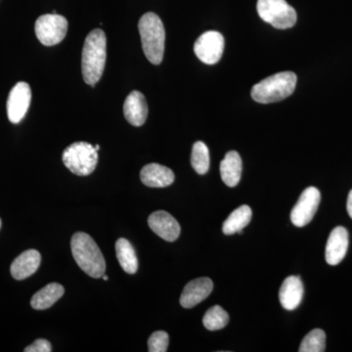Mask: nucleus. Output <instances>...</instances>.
Instances as JSON below:
<instances>
[{"label": "nucleus", "mask_w": 352, "mask_h": 352, "mask_svg": "<svg viewBox=\"0 0 352 352\" xmlns=\"http://www.w3.org/2000/svg\"><path fill=\"white\" fill-rule=\"evenodd\" d=\"M191 164L198 175H206L210 168V151L201 141L194 143L191 154Z\"/></svg>", "instance_id": "obj_22"}, {"label": "nucleus", "mask_w": 352, "mask_h": 352, "mask_svg": "<svg viewBox=\"0 0 352 352\" xmlns=\"http://www.w3.org/2000/svg\"><path fill=\"white\" fill-rule=\"evenodd\" d=\"M102 278H103V279L105 280V281H107V280L109 279L107 275L105 274H104L103 276H102Z\"/></svg>", "instance_id": "obj_28"}, {"label": "nucleus", "mask_w": 352, "mask_h": 352, "mask_svg": "<svg viewBox=\"0 0 352 352\" xmlns=\"http://www.w3.org/2000/svg\"><path fill=\"white\" fill-rule=\"evenodd\" d=\"M95 150H96V151H99V149H100V146L99 145H96L95 146Z\"/></svg>", "instance_id": "obj_29"}, {"label": "nucleus", "mask_w": 352, "mask_h": 352, "mask_svg": "<svg viewBox=\"0 0 352 352\" xmlns=\"http://www.w3.org/2000/svg\"><path fill=\"white\" fill-rule=\"evenodd\" d=\"M52 351V346L48 340L38 339L34 340V344L25 347V352H50Z\"/></svg>", "instance_id": "obj_26"}, {"label": "nucleus", "mask_w": 352, "mask_h": 352, "mask_svg": "<svg viewBox=\"0 0 352 352\" xmlns=\"http://www.w3.org/2000/svg\"><path fill=\"white\" fill-rule=\"evenodd\" d=\"M64 287L58 283L46 285L32 296L31 305L34 309L44 310L52 307L57 300L63 296Z\"/></svg>", "instance_id": "obj_19"}, {"label": "nucleus", "mask_w": 352, "mask_h": 352, "mask_svg": "<svg viewBox=\"0 0 352 352\" xmlns=\"http://www.w3.org/2000/svg\"><path fill=\"white\" fill-rule=\"evenodd\" d=\"M41 256L36 250H28L17 256L11 264V275L14 279L25 280L36 272L41 265Z\"/></svg>", "instance_id": "obj_16"}, {"label": "nucleus", "mask_w": 352, "mask_h": 352, "mask_svg": "<svg viewBox=\"0 0 352 352\" xmlns=\"http://www.w3.org/2000/svg\"><path fill=\"white\" fill-rule=\"evenodd\" d=\"M116 254L122 270L129 274H134L138 270V258L131 243L120 238L116 243Z\"/></svg>", "instance_id": "obj_21"}, {"label": "nucleus", "mask_w": 352, "mask_h": 352, "mask_svg": "<svg viewBox=\"0 0 352 352\" xmlns=\"http://www.w3.org/2000/svg\"><path fill=\"white\" fill-rule=\"evenodd\" d=\"M34 31L36 38L43 45H56L66 36L68 21L58 14H45L36 20Z\"/></svg>", "instance_id": "obj_7"}, {"label": "nucleus", "mask_w": 352, "mask_h": 352, "mask_svg": "<svg viewBox=\"0 0 352 352\" xmlns=\"http://www.w3.org/2000/svg\"><path fill=\"white\" fill-rule=\"evenodd\" d=\"M296 76L293 72H281L264 78L252 87L251 95L261 104L275 103L291 96L296 89Z\"/></svg>", "instance_id": "obj_4"}, {"label": "nucleus", "mask_w": 352, "mask_h": 352, "mask_svg": "<svg viewBox=\"0 0 352 352\" xmlns=\"http://www.w3.org/2000/svg\"><path fill=\"white\" fill-rule=\"evenodd\" d=\"M252 214V212L249 206H241L227 217L222 226V231L226 235L242 232L243 229L251 222Z\"/></svg>", "instance_id": "obj_20"}, {"label": "nucleus", "mask_w": 352, "mask_h": 352, "mask_svg": "<svg viewBox=\"0 0 352 352\" xmlns=\"http://www.w3.org/2000/svg\"><path fill=\"white\" fill-rule=\"evenodd\" d=\"M347 248H349V233L342 226H338L333 229L328 238L326 245V261L330 265H337L346 256Z\"/></svg>", "instance_id": "obj_13"}, {"label": "nucleus", "mask_w": 352, "mask_h": 352, "mask_svg": "<svg viewBox=\"0 0 352 352\" xmlns=\"http://www.w3.org/2000/svg\"><path fill=\"white\" fill-rule=\"evenodd\" d=\"M76 263L88 276L98 279L105 274L106 261L95 241L87 233L78 232L71 241Z\"/></svg>", "instance_id": "obj_2"}, {"label": "nucleus", "mask_w": 352, "mask_h": 352, "mask_svg": "<svg viewBox=\"0 0 352 352\" xmlns=\"http://www.w3.org/2000/svg\"><path fill=\"white\" fill-rule=\"evenodd\" d=\"M229 315L219 305L210 307L203 317V324L208 331H219L226 327Z\"/></svg>", "instance_id": "obj_23"}, {"label": "nucleus", "mask_w": 352, "mask_h": 352, "mask_svg": "<svg viewBox=\"0 0 352 352\" xmlns=\"http://www.w3.org/2000/svg\"><path fill=\"white\" fill-rule=\"evenodd\" d=\"M148 224L153 232L168 242H175L182 231L177 220L164 210L153 212L148 219Z\"/></svg>", "instance_id": "obj_11"}, {"label": "nucleus", "mask_w": 352, "mask_h": 352, "mask_svg": "<svg viewBox=\"0 0 352 352\" xmlns=\"http://www.w3.org/2000/svg\"><path fill=\"white\" fill-rule=\"evenodd\" d=\"M303 294H305V288H303L300 278L298 276L287 277L280 288V303L285 309H296L302 302Z\"/></svg>", "instance_id": "obj_17"}, {"label": "nucleus", "mask_w": 352, "mask_h": 352, "mask_svg": "<svg viewBox=\"0 0 352 352\" xmlns=\"http://www.w3.org/2000/svg\"><path fill=\"white\" fill-rule=\"evenodd\" d=\"M0 228H1V219H0Z\"/></svg>", "instance_id": "obj_30"}, {"label": "nucleus", "mask_w": 352, "mask_h": 352, "mask_svg": "<svg viewBox=\"0 0 352 352\" xmlns=\"http://www.w3.org/2000/svg\"><path fill=\"white\" fill-rule=\"evenodd\" d=\"M242 159L238 152L227 153L220 164V175L222 180L228 187L237 186L242 175Z\"/></svg>", "instance_id": "obj_18"}, {"label": "nucleus", "mask_w": 352, "mask_h": 352, "mask_svg": "<svg viewBox=\"0 0 352 352\" xmlns=\"http://www.w3.org/2000/svg\"><path fill=\"white\" fill-rule=\"evenodd\" d=\"M124 115L131 126H141L145 124L148 117V104L143 94L138 90L129 94L124 103Z\"/></svg>", "instance_id": "obj_14"}, {"label": "nucleus", "mask_w": 352, "mask_h": 352, "mask_svg": "<svg viewBox=\"0 0 352 352\" xmlns=\"http://www.w3.org/2000/svg\"><path fill=\"white\" fill-rule=\"evenodd\" d=\"M170 344V337L164 331H157L148 340V351L150 352H166Z\"/></svg>", "instance_id": "obj_25"}, {"label": "nucleus", "mask_w": 352, "mask_h": 352, "mask_svg": "<svg viewBox=\"0 0 352 352\" xmlns=\"http://www.w3.org/2000/svg\"><path fill=\"white\" fill-rule=\"evenodd\" d=\"M321 201V194L315 187H308L302 192L298 203L292 210L291 220L294 226L303 227L307 226L314 219L319 204Z\"/></svg>", "instance_id": "obj_9"}, {"label": "nucleus", "mask_w": 352, "mask_h": 352, "mask_svg": "<svg viewBox=\"0 0 352 352\" xmlns=\"http://www.w3.org/2000/svg\"><path fill=\"white\" fill-rule=\"evenodd\" d=\"M67 168L78 176L91 175L98 164V151L87 142H76L65 149L62 156Z\"/></svg>", "instance_id": "obj_5"}, {"label": "nucleus", "mask_w": 352, "mask_h": 352, "mask_svg": "<svg viewBox=\"0 0 352 352\" xmlns=\"http://www.w3.org/2000/svg\"><path fill=\"white\" fill-rule=\"evenodd\" d=\"M214 283L208 277H201L192 280L185 286L182 296L180 305L184 308H192L205 300L212 294Z\"/></svg>", "instance_id": "obj_12"}, {"label": "nucleus", "mask_w": 352, "mask_h": 352, "mask_svg": "<svg viewBox=\"0 0 352 352\" xmlns=\"http://www.w3.org/2000/svg\"><path fill=\"white\" fill-rule=\"evenodd\" d=\"M256 9L259 17L279 30L293 28L296 23V12L286 0H258Z\"/></svg>", "instance_id": "obj_6"}, {"label": "nucleus", "mask_w": 352, "mask_h": 352, "mask_svg": "<svg viewBox=\"0 0 352 352\" xmlns=\"http://www.w3.org/2000/svg\"><path fill=\"white\" fill-rule=\"evenodd\" d=\"M346 210L352 219V189L349 192V197H347Z\"/></svg>", "instance_id": "obj_27"}, {"label": "nucleus", "mask_w": 352, "mask_h": 352, "mask_svg": "<svg viewBox=\"0 0 352 352\" xmlns=\"http://www.w3.org/2000/svg\"><path fill=\"white\" fill-rule=\"evenodd\" d=\"M138 30L146 58L152 64H161L166 41V31L161 18L153 12L144 14L139 20Z\"/></svg>", "instance_id": "obj_3"}, {"label": "nucleus", "mask_w": 352, "mask_h": 352, "mask_svg": "<svg viewBox=\"0 0 352 352\" xmlns=\"http://www.w3.org/2000/svg\"><path fill=\"white\" fill-rule=\"evenodd\" d=\"M107 57V39L100 29L88 34L83 44L82 71L85 82L94 87L100 80L105 69Z\"/></svg>", "instance_id": "obj_1"}, {"label": "nucleus", "mask_w": 352, "mask_h": 352, "mask_svg": "<svg viewBox=\"0 0 352 352\" xmlns=\"http://www.w3.org/2000/svg\"><path fill=\"white\" fill-rule=\"evenodd\" d=\"M326 349V333L321 329H314L303 338L300 352H323Z\"/></svg>", "instance_id": "obj_24"}, {"label": "nucleus", "mask_w": 352, "mask_h": 352, "mask_svg": "<svg viewBox=\"0 0 352 352\" xmlns=\"http://www.w3.org/2000/svg\"><path fill=\"white\" fill-rule=\"evenodd\" d=\"M32 101V90L27 82H20L11 89L7 100V115L12 124L24 119Z\"/></svg>", "instance_id": "obj_10"}, {"label": "nucleus", "mask_w": 352, "mask_h": 352, "mask_svg": "<svg viewBox=\"0 0 352 352\" xmlns=\"http://www.w3.org/2000/svg\"><path fill=\"white\" fill-rule=\"evenodd\" d=\"M140 179L146 186L163 188L173 184L175 173L170 168L162 164H149L141 170Z\"/></svg>", "instance_id": "obj_15"}, {"label": "nucleus", "mask_w": 352, "mask_h": 352, "mask_svg": "<svg viewBox=\"0 0 352 352\" xmlns=\"http://www.w3.org/2000/svg\"><path fill=\"white\" fill-rule=\"evenodd\" d=\"M224 50V38L219 32H204L194 44V52L203 63L214 65L221 59Z\"/></svg>", "instance_id": "obj_8"}]
</instances>
